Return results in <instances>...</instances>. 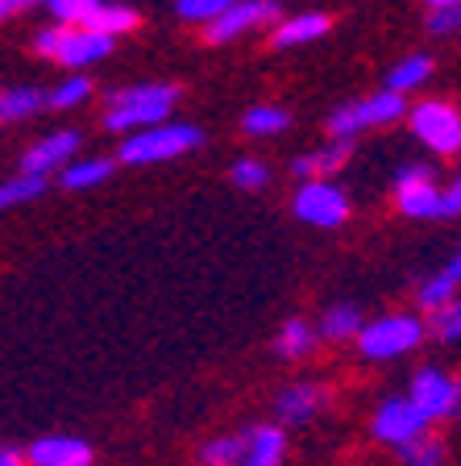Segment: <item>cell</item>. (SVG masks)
I'll use <instances>...</instances> for the list:
<instances>
[{
  "label": "cell",
  "instance_id": "cell-1",
  "mask_svg": "<svg viewBox=\"0 0 461 466\" xmlns=\"http://www.w3.org/2000/svg\"><path fill=\"white\" fill-rule=\"evenodd\" d=\"M175 100H179V87L175 84H134V87H121L108 96V113H105V126L113 134H137V129H150V126H163L171 116Z\"/></svg>",
  "mask_w": 461,
  "mask_h": 466
},
{
  "label": "cell",
  "instance_id": "cell-2",
  "mask_svg": "<svg viewBox=\"0 0 461 466\" xmlns=\"http://www.w3.org/2000/svg\"><path fill=\"white\" fill-rule=\"evenodd\" d=\"M204 142V134L195 126H179V121H163V126L137 129V134H125L116 158L125 167H150V163H171V158L187 155Z\"/></svg>",
  "mask_w": 461,
  "mask_h": 466
},
{
  "label": "cell",
  "instance_id": "cell-3",
  "mask_svg": "<svg viewBox=\"0 0 461 466\" xmlns=\"http://www.w3.org/2000/svg\"><path fill=\"white\" fill-rule=\"evenodd\" d=\"M34 50L42 58H55L63 67L79 71V67H92L100 58L113 55V34H100L92 25H50L42 29L38 38H34Z\"/></svg>",
  "mask_w": 461,
  "mask_h": 466
},
{
  "label": "cell",
  "instance_id": "cell-4",
  "mask_svg": "<svg viewBox=\"0 0 461 466\" xmlns=\"http://www.w3.org/2000/svg\"><path fill=\"white\" fill-rule=\"evenodd\" d=\"M424 329H428V320H420L416 312H386V317L366 320L362 338H357V350L375 362L404 359V354H412L424 341Z\"/></svg>",
  "mask_w": 461,
  "mask_h": 466
},
{
  "label": "cell",
  "instance_id": "cell-5",
  "mask_svg": "<svg viewBox=\"0 0 461 466\" xmlns=\"http://www.w3.org/2000/svg\"><path fill=\"white\" fill-rule=\"evenodd\" d=\"M404 113H412L407 100H404V92L383 87V92L370 96V100H354V105L333 108V113H328V134L333 137H357L370 126H391V121H399Z\"/></svg>",
  "mask_w": 461,
  "mask_h": 466
},
{
  "label": "cell",
  "instance_id": "cell-6",
  "mask_svg": "<svg viewBox=\"0 0 461 466\" xmlns=\"http://www.w3.org/2000/svg\"><path fill=\"white\" fill-rule=\"evenodd\" d=\"M407 121H412V134L433 155H457L461 150V113L449 100H420V105H412Z\"/></svg>",
  "mask_w": 461,
  "mask_h": 466
},
{
  "label": "cell",
  "instance_id": "cell-7",
  "mask_svg": "<svg viewBox=\"0 0 461 466\" xmlns=\"http://www.w3.org/2000/svg\"><path fill=\"white\" fill-rule=\"evenodd\" d=\"M291 213L304 225H316V229H336V225L349 221V196L333 184V179H304L291 200Z\"/></svg>",
  "mask_w": 461,
  "mask_h": 466
},
{
  "label": "cell",
  "instance_id": "cell-8",
  "mask_svg": "<svg viewBox=\"0 0 461 466\" xmlns=\"http://www.w3.org/2000/svg\"><path fill=\"white\" fill-rule=\"evenodd\" d=\"M407 396H412V404L436 425V420L457 417V408H461V379H453L449 370H441V367H424V370H416Z\"/></svg>",
  "mask_w": 461,
  "mask_h": 466
},
{
  "label": "cell",
  "instance_id": "cell-9",
  "mask_svg": "<svg viewBox=\"0 0 461 466\" xmlns=\"http://www.w3.org/2000/svg\"><path fill=\"white\" fill-rule=\"evenodd\" d=\"M395 204L404 217H416V221H428V217H441V204H445V192L436 187L433 171L428 167H404L395 175Z\"/></svg>",
  "mask_w": 461,
  "mask_h": 466
},
{
  "label": "cell",
  "instance_id": "cell-10",
  "mask_svg": "<svg viewBox=\"0 0 461 466\" xmlns=\"http://www.w3.org/2000/svg\"><path fill=\"white\" fill-rule=\"evenodd\" d=\"M428 425L433 420L424 417L420 408L412 404V396H391V400H383L378 404V412H375V437L383 441V446H407L412 437H420V433H428Z\"/></svg>",
  "mask_w": 461,
  "mask_h": 466
},
{
  "label": "cell",
  "instance_id": "cell-11",
  "mask_svg": "<svg viewBox=\"0 0 461 466\" xmlns=\"http://www.w3.org/2000/svg\"><path fill=\"white\" fill-rule=\"evenodd\" d=\"M75 150H79V134L75 129H58V134L38 137L34 146H25L17 158V171L25 175H55V171H67L75 163Z\"/></svg>",
  "mask_w": 461,
  "mask_h": 466
},
{
  "label": "cell",
  "instance_id": "cell-12",
  "mask_svg": "<svg viewBox=\"0 0 461 466\" xmlns=\"http://www.w3.org/2000/svg\"><path fill=\"white\" fill-rule=\"evenodd\" d=\"M275 17H279V0H237V5L225 9L216 21H208V42L212 46H221V42L241 38L246 29L270 25Z\"/></svg>",
  "mask_w": 461,
  "mask_h": 466
},
{
  "label": "cell",
  "instance_id": "cell-13",
  "mask_svg": "<svg viewBox=\"0 0 461 466\" xmlns=\"http://www.w3.org/2000/svg\"><path fill=\"white\" fill-rule=\"evenodd\" d=\"M29 466H92L96 462V450L87 446L84 437L71 433H42L25 446Z\"/></svg>",
  "mask_w": 461,
  "mask_h": 466
},
{
  "label": "cell",
  "instance_id": "cell-14",
  "mask_svg": "<svg viewBox=\"0 0 461 466\" xmlns=\"http://www.w3.org/2000/svg\"><path fill=\"white\" fill-rule=\"evenodd\" d=\"M275 408H279L283 425H307V420H316L328 408V388H320L312 379H299V383L279 391V404Z\"/></svg>",
  "mask_w": 461,
  "mask_h": 466
},
{
  "label": "cell",
  "instance_id": "cell-15",
  "mask_svg": "<svg viewBox=\"0 0 461 466\" xmlns=\"http://www.w3.org/2000/svg\"><path fill=\"white\" fill-rule=\"evenodd\" d=\"M241 433H246V450H241L237 466H283V458H287L283 425H250Z\"/></svg>",
  "mask_w": 461,
  "mask_h": 466
},
{
  "label": "cell",
  "instance_id": "cell-16",
  "mask_svg": "<svg viewBox=\"0 0 461 466\" xmlns=\"http://www.w3.org/2000/svg\"><path fill=\"white\" fill-rule=\"evenodd\" d=\"M349 155H354V137H333V142L320 146V150L299 155L296 163H291V175H299V179H328L333 171L346 167Z\"/></svg>",
  "mask_w": 461,
  "mask_h": 466
},
{
  "label": "cell",
  "instance_id": "cell-17",
  "mask_svg": "<svg viewBox=\"0 0 461 466\" xmlns=\"http://www.w3.org/2000/svg\"><path fill=\"white\" fill-rule=\"evenodd\" d=\"M328 25H333V21H328L325 13H296V17L275 25V46H307V42L325 38Z\"/></svg>",
  "mask_w": 461,
  "mask_h": 466
},
{
  "label": "cell",
  "instance_id": "cell-18",
  "mask_svg": "<svg viewBox=\"0 0 461 466\" xmlns=\"http://www.w3.org/2000/svg\"><path fill=\"white\" fill-rule=\"evenodd\" d=\"M320 329H312L307 320H299V317H291V320H283V329H279V338H275V350H279V359H287V362H304L312 350L320 346Z\"/></svg>",
  "mask_w": 461,
  "mask_h": 466
},
{
  "label": "cell",
  "instance_id": "cell-19",
  "mask_svg": "<svg viewBox=\"0 0 461 466\" xmlns=\"http://www.w3.org/2000/svg\"><path fill=\"white\" fill-rule=\"evenodd\" d=\"M316 329H320L325 341H357L362 329H366L362 309H357V304H328Z\"/></svg>",
  "mask_w": 461,
  "mask_h": 466
},
{
  "label": "cell",
  "instance_id": "cell-20",
  "mask_svg": "<svg viewBox=\"0 0 461 466\" xmlns=\"http://www.w3.org/2000/svg\"><path fill=\"white\" fill-rule=\"evenodd\" d=\"M108 175H113V158H75L58 179H63L67 192H87V187L105 184Z\"/></svg>",
  "mask_w": 461,
  "mask_h": 466
},
{
  "label": "cell",
  "instance_id": "cell-21",
  "mask_svg": "<svg viewBox=\"0 0 461 466\" xmlns=\"http://www.w3.org/2000/svg\"><path fill=\"white\" fill-rule=\"evenodd\" d=\"M428 76H433V58H428V55H412V58H404V63H395V67L386 71V87L407 96V92H416V87H420Z\"/></svg>",
  "mask_w": 461,
  "mask_h": 466
},
{
  "label": "cell",
  "instance_id": "cell-22",
  "mask_svg": "<svg viewBox=\"0 0 461 466\" xmlns=\"http://www.w3.org/2000/svg\"><path fill=\"white\" fill-rule=\"evenodd\" d=\"M287 126H291V113L279 108V105H258V108H250V113L241 116V129H246L250 137H275Z\"/></svg>",
  "mask_w": 461,
  "mask_h": 466
},
{
  "label": "cell",
  "instance_id": "cell-23",
  "mask_svg": "<svg viewBox=\"0 0 461 466\" xmlns=\"http://www.w3.org/2000/svg\"><path fill=\"white\" fill-rule=\"evenodd\" d=\"M404 466H445V441L436 433H420L407 446L395 450Z\"/></svg>",
  "mask_w": 461,
  "mask_h": 466
},
{
  "label": "cell",
  "instance_id": "cell-24",
  "mask_svg": "<svg viewBox=\"0 0 461 466\" xmlns=\"http://www.w3.org/2000/svg\"><path fill=\"white\" fill-rule=\"evenodd\" d=\"M241 450H246V433L208 437V441L200 446V466H237Z\"/></svg>",
  "mask_w": 461,
  "mask_h": 466
},
{
  "label": "cell",
  "instance_id": "cell-25",
  "mask_svg": "<svg viewBox=\"0 0 461 466\" xmlns=\"http://www.w3.org/2000/svg\"><path fill=\"white\" fill-rule=\"evenodd\" d=\"M42 105H50V92H38V87H9L0 96V116L5 121H21V116L38 113Z\"/></svg>",
  "mask_w": 461,
  "mask_h": 466
},
{
  "label": "cell",
  "instance_id": "cell-26",
  "mask_svg": "<svg viewBox=\"0 0 461 466\" xmlns=\"http://www.w3.org/2000/svg\"><path fill=\"white\" fill-rule=\"evenodd\" d=\"M84 25H92V29H100V34H113V38H116V34L137 29V13L129 9V5H105V0H100V9L92 13Z\"/></svg>",
  "mask_w": 461,
  "mask_h": 466
},
{
  "label": "cell",
  "instance_id": "cell-27",
  "mask_svg": "<svg viewBox=\"0 0 461 466\" xmlns=\"http://www.w3.org/2000/svg\"><path fill=\"white\" fill-rule=\"evenodd\" d=\"M42 192H46V179H42V175L17 171L13 179H5V187H0V204H5V208H17V204H25V200H38Z\"/></svg>",
  "mask_w": 461,
  "mask_h": 466
},
{
  "label": "cell",
  "instance_id": "cell-28",
  "mask_svg": "<svg viewBox=\"0 0 461 466\" xmlns=\"http://www.w3.org/2000/svg\"><path fill=\"white\" fill-rule=\"evenodd\" d=\"M428 333L436 341H461V296H453L449 304L428 312Z\"/></svg>",
  "mask_w": 461,
  "mask_h": 466
},
{
  "label": "cell",
  "instance_id": "cell-29",
  "mask_svg": "<svg viewBox=\"0 0 461 466\" xmlns=\"http://www.w3.org/2000/svg\"><path fill=\"white\" fill-rule=\"evenodd\" d=\"M92 96V79L87 76H67L63 84L50 87V105L46 108H75Z\"/></svg>",
  "mask_w": 461,
  "mask_h": 466
},
{
  "label": "cell",
  "instance_id": "cell-30",
  "mask_svg": "<svg viewBox=\"0 0 461 466\" xmlns=\"http://www.w3.org/2000/svg\"><path fill=\"white\" fill-rule=\"evenodd\" d=\"M46 9L55 13L58 25H84L100 9V0H46Z\"/></svg>",
  "mask_w": 461,
  "mask_h": 466
},
{
  "label": "cell",
  "instance_id": "cell-31",
  "mask_svg": "<svg viewBox=\"0 0 461 466\" xmlns=\"http://www.w3.org/2000/svg\"><path fill=\"white\" fill-rule=\"evenodd\" d=\"M237 0H179L175 5V13H179L183 21H216L225 9H233Z\"/></svg>",
  "mask_w": 461,
  "mask_h": 466
},
{
  "label": "cell",
  "instance_id": "cell-32",
  "mask_svg": "<svg viewBox=\"0 0 461 466\" xmlns=\"http://www.w3.org/2000/svg\"><path fill=\"white\" fill-rule=\"evenodd\" d=\"M229 175H233V184L246 187V192H258V187H266V179H270L266 163H258V158H237Z\"/></svg>",
  "mask_w": 461,
  "mask_h": 466
},
{
  "label": "cell",
  "instance_id": "cell-33",
  "mask_svg": "<svg viewBox=\"0 0 461 466\" xmlns=\"http://www.w3.org/2000/svg\"><path fill=\"white\" fill-rule=\"evenodd\" d=\"M457 29H461V5H449V9L428 13V34L445 38V34H457Z\"/></svg>",
  "mask_w": 461,
  "mask_h": 466
},
{
  "label": "cell",
  "instance_id": "cell-34",
  "mask_svg": "<svg viewBox=\"0 0 461 466\" xmlns=\"http://www.w3.org/2000/svg\"><path fill=\"white\" fill-rule=\"evenodd\" d=\"M461 213V175L453 179V187H445V204H441V217H457Z\"/></svg>",
  "mask_w": 461,
  "mask_h": 466
},
{
  "label": "cell",
  "instance_id": "cell-35",
  "mask_svg": "<svg viewBox=\"0 0 461 466\" xmlns=\"http://www.w3.org/2000/svg\"><path fill=\"white\" fill-rule=\"evenodd\" d=\"M441 275L453 283V288H461V246H457V254H453V258L441 267Z\"/></svg>",
  "mask_w": 461,
  "mask_h": 466
},
{
  "label": "cell",
  "instance_id": "cell-36",
  "mask_svg": "<svg viewBox=\"0 0 461 466\" xmlns=\"http://www.w3.org/2000/svg\"><path fill=\"white\" fill-rule=\"evenodd\" d=\"M29 5H46V0H0V17H17Z\"/></svg>",
  "mask_w": 461,
  "mask_h": 466
},
{
  "label": "cell",
  "instance_id": "cell-37",
  "mask_svg": "<svg viewBox=\"0 0 461 466\" xmlns=\"http://www.w3.org/2000/svg\"><path fill=\"white\" fill-rule=\"evenodd\" d=\"M0 466H29L25 450H17V446H5V450H0Z\"/></svg>",
  "mask_w": 461,
  "mask_h": 466
},
{
  "label": "cell",
  "instance_id": "cell-38",
  "mask_svg": "<svg viewBox=\"0 0 461 466\" xmlns=\"http://www.w3.org/2000/svg\"><path fill=\"white\" fill-rule=\"evenodd\" d=\"M433 9H449V5H461V0H428Z\"/></svg>",
  "mask_w": 461,
  "mask_h": 466
},
{
  "label": "cell",
  "instance_id": "cell-39",
  "mask_svg": "<svg viewBox=\"0 0 461 466\" xmlns=\"http://www.w3.org/2000/svg\"><path fill=\"white\" fill-rule=\"evenodd\" d=\"M457 420H461V408H457Z\"/></svg>",
  "mask_w": 461,
  "mask_h": 466
}]
</instances>
